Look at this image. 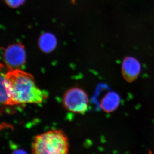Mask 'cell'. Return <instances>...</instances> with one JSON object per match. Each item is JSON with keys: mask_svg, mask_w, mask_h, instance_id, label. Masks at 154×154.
<instances>
[{"mask_svg": "<svg viewBox=\"0 0 154 154\" xmlns=\"http://www.w3.org/2000/svg\"><path fill=\"white\" fill-rule=\"evenodd\" d=\"M2 76L8 90L9 105L39 104L47 99V93L36 86L34 78L30 74L14 69Z\"/></svg>", "mask_w": 154, "mask_h": 154, "instance_id": "6da1fadb", "label": "cell"}, {"mask_svg": "<svg viewBox=\"0 0 154 154\" xmlns=\"http://www.w3.org/2000/svg\"><path fill=\"white\" fill-rule=\"evenodd\" d=\"M67 137L61 130H51L37 135L31 145L32 154H68Z\"/></svg>", "mask_w": 154, "mask_h": 154, "instance_id": "7a4b0ae2", "label": "cell"}, {"mask_svg": "<svg viewBox=\"0 0 154 154\" xmlns=\"http://www.w3.org/2000/svg\"><path fill=\"white\" fill-rule=\"evenodd\" d=\"M63 102L66 108L73 113H84L88 109V95L82 89L75 88L69 89L63 96Z\"/></svg>", "mask_w": 154, "mask_h": 154, "instance_id": "3957f363", "label": "cell"}, {"mask_svg": "<svg viewBox=\"0 0 154 154\" xmlns=\"http://www.w3.org/2000/svg\"><path fill=\"white\" fill-rule=\"evenodd\" d=\"M25 48L20 43L10 45L4 52V61L10 69H19L25 63Z\"/></svg>", "mask_w": 154, "mask_h": 154, "instance_id": "277c9868", "label": "cell"}, {"mask_svg": "<svg viewBox=\"0 0 154 154\" xmlns=\"http://www.w3.org/2000/svg\"><path fill=\"white\" fill-rule=\"evenodd\" d=\"M139 62L132 57H125L122 65V73L127 82H131L137 79L140 72Z\"/></svg>", "mask_w": 154, "mask_h": 154, "instance_id": "5b68a950", "label": "cell"}, {"mask_svg": "<svg viewBox=\"0 0 154 154\" xmlns=\"http://www.w3.org/2000/svg\"><path fill=\"white\" fill-rule=\"evenodd\" d=\"M120 102V98L117 93L113 91L108 92L101 100L102 110L107 113H111L117 109Z\"/></svg>", "mask_w": 154, "mask_h": 154, "instance_id": "8992f818", "label": "cell"}, {"mask_svg": "<svg viewBox=\"0 0 154 154\" xmlns=\"http://www.w3.org/2000/svg\"><path fill=\"white\" fill-rule=\"evenodd\" d=\"M57 43L55 36L50 33L42 34L38 40V44L41 50L46 53L53 51L56 46Z\"/></svg>", "mask_w": 154, "mask_h": 154, "instance_id": "52a82bcc", "label": "cell"}, {"mask_svg": "<svg viewBox=\"0 0 154 154\" xmlns=\"http://www.w3.org/2000/svg\"><path fill=\"white\" fill-rule=\"evenodd\" d=\"M6 3L11 8L19 7L24 3L25 0H5Z\"/></svg>", "mask_w": 154, "mask_h": 154, "instance_id": "ba28073f", "label": "cell"}, {"mask_svg": "<svg viewBox=\"0 0 154 154\" xmlns=\"http://www.w3.org/2000/svg\"><path fill=\"white\" fill-rule=\"evenodd\" d=\"M11 154H27V153L24 150L17 149L14 151Z\"/></svg>", "mask_w": 154, "mask_h": 154, "instance_id": "9c48e42d", "label": "cell"}]
</instances>
